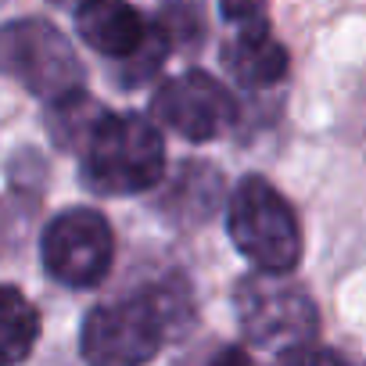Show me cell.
Segmentation results:
<instances>
[{"mask_svg": "<svg viewBox=\"0 0 366 366\" xmlns=\"http://www.w3.org/2000/svg\"><path fill=\"white\" fill-rule=\"evenodd\" d=\"M58 4H69V0H58Z\"/></svg>", "mask_w": 366, "mask_h": 366, "instance_id": "e0dca14e", "label": "cell"}, {"mask_svg": "<svg viewBox=\"0 0 366 366\" xmlns=\"http://www.w3.org/2000/svg\"><path fill=\"white\" fill-rule=\"evenodd\" d=\"M0 316H4V362L19 366L40 337V316L11 284L0 291Z\"/></svg>", "mask_w": 366, "mask_h": 366, "instance_id": "8fae6325", "label": "cell"}, {"mask_svg": "<svg viewBox=\"0 0 366 366\" xmlns=\"http://www.w3.org/2000/svg\"><path fill=\"white\" fill-rule=\"evenodd\" d=\"M165 147L158 129L137 115H104L83 151V183L94 194H140L162 179Z\"/></svg>", "mask_w": 366, "mask_h": 366, "instance_id": "7a4b0ae2", "label": "cell"}, {"mask_svg": "<svg viewBox=\"0 0 366 366\" xmlns=\"http://www.w3.org/2000/svg\"><path fill=\"white\" fill-rule=\"evenodd\" d=\"M151 112L158 115L162 126H169L179 137L212 140L234 122L237 104H234L230 90L219 79H212L209 72H183L158 86Z\"/></svg>", "mask_w": 366, "mask_h": 366, "instance_id": "52a82bcc", "label": "cell"}, {"mask_svg": "<svg viewBox=\"0 0 366 366\" xmlns=\"http://www.w3.org/2000/svg\"><path fill=\"white\" fill-rule=\"evenodd\" d=\"M187 312V291L172 284L97 305L83 323L79 352L86 366H144Z\"/></svg>", "mask_w": 366, "mask_h": 366, "instance_id": "6da1fadb", "label": "cell"}, {"mask_svg": "<svg viewBox=\"0 0 366 366\" xmlns=\"http://www.w3.org/2000/svg\"><path fill=\"white\" fill-rule=\"evenodd\" d=\"M223 65L241 86H273L287 72V51L269 26H248L223 47Z\"/></svg>", "mask_w": 366, "mask_h": 366, "instance_id": "9c48e42d", "label": "cell"}, {"mask_svg": "<svg viewBox=\"0 0 366 366\" xmlns=\"http://www.w3.org/2000/svg\"><path fill=\"white\" fill-rule=\"evenodd\" d=\"M219 8H223V19H230L241 29L266 26V0H219Z\"/></svg>", "mask_w": 366, "mask_h": 366, "instance_id": "5bb4252c", "label": "cell"}, {"mask_svg": "<svg viewBox=\"0 0 366 366\" xmlns=\"http://www.w3.org/2000/svg\"><path fill=\"white\" fill-rule=\"evenodd\" d=\"M227 227L237 252L259 273H291L302 259V227L287 198L262 176H244L227 205Z\"/></svg>", "mask_w": 366, "mask_h": 366, "instance_id": "3957f363", "label": "cell"}, {"mask_svg": "<svg viewBox=\"0 0 366 366\" xmlns=\"http://www.w3.org/2000/svg\"><path fill=\"white\" fill-rule=\"evenodd\" d=\"M104 108L86 94V90H79V94H69V97H61V101H51V112H47V129H51V137L61 144V147H83L86 151V144H90V137L97 133V126L104 122Z\"/></svg>", "mask_w": 366, "mask_h": 366, "instance_id": "30bf717a", "label": "cell"}, {"mask_svg": "<svg viewBox=\"0 0 366 366\" xmlns=\"http://www.w3.org/2000/svg\"><path fill=\"white\" fill-rule=\"evenodd\" d=\"M277 277L280 273H259V277L241 280L234 295V309H237L241 330L255 345L295 352L316 337L320 312L302 287L280 284Z\"/></svg>", "mask_w": 366, "mask_h": 366, "instance_id": "277c9868", "label": "cell"}, {"mask_svg": "<svg viewBox=\"0 0 366 366\" xmlns=\"http://www.w3.org/2000/svg\"><path fill=\"white\" fill-rule=\"evenodd\" d=\"M158 22L169 29L172 47H198V40L205 36V11L202 0H169L162 8Z\"/></svg>", "mask_w": 366, "mask_h": 366, "instance_id": "4fadbf2b", "label": "cell"}, {"mask_svg": "<svg viewBox=\"0 0 366 366\" xmlns=\"http://www.w3.org/2000/svg\"><path fill=\"white\" fill-rule=\"evenodd\" d=\"M44 269L65 287H94L112 269L115 237L101 212L69 209L54 216L40 237Z\"/></svg>", "mask_w": 366, "mask_h": 366, "instance_id": "8992f818", "label": "cell"}, {"mask_svg": "<svg viewBox=\"0 0 366 366\" xmlns=\"http://www.w3.org/2000/svg\"><path fill=\"white\" fill-rule=\"evenodd\" d=\"M4 69L44 101L83 90V65L72 44L44 19H19L4 29Z\"/></svg>", "mask_w": 366, "mask_h": 366, "instance_id": "5b68a950", "label": "cell"}, {"mask_svg": "<svg viewBox=\"0 0 366 366\" xmlns=\"http://www.w3.org/2000/svg\"><path fill=\"white\" fill-rule=\"evenodd\" d=\"M209 366H255V362H252V355H248L244 348L230 345V348H219V352L212 355V362H209Z\"/></svg>", "mask_w": 366, "mask_h": 366, "instance_id": "2e32d148", "label": "cell"}, {"mask_svg": "<svg viewBox=\"0 0 366 366\" xmlns=\"http://www.w3.org/2000/svg\"><path fill=\"white\" fill-rule=\"evenodd\" d=\"M79 36L104 58H133L147 40V22L126 4V0H83L76 8Z\"/></svg>", "mask_w": 366, "mask_h": 366, "instance_id": "ba28073f", "label": "cell"}, {"mask_svg": "<svg viewBox=\"0 0 366 366\" xmlns=\"http://www.w3.org/2000/svg\"><path fill=\"white\" fill-rule=\"evenodd\" d=\"M284 366H348V362H345V359H337V355H334V352H327V348L302 345V348L287 352Z\"/></svg>", "mask_w": 366, "mask_h": 366, "instance_id": "9a60e30c", "label": "cell"}, {"mask_svg": "<svg viewBox=\"0 0 366 366\" xmlns=\"http://www.w3.org/2000/svg\"><path fill=\"white\" fill-rule=\"evenodd\" d=\"M169 51H172V36H169V29H165L162 22H151L147 40L140 44V51H137L133 58H126L122 69H119L122 86H137V83L151 79V76L162 69V61L169 58Z\"/></svg>", "mask_w": 366, "mask_h": 366, "instance_id": "7c38bea8", "label": "cell"}]
</instances>
